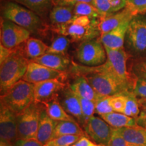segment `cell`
Listing matches in <instances>:
<instances>
[{"label":"cell","mask_w":146,"mask_h":146,"mask_svg":"<svg viewBox=\"0 0 146 146\" xmlns=\"http://www.w3.org/2000/svg\"><path fill=\"white\" fill-rule=\"evenodd\" d=\"M74 71L78 75L85 76L93 88L102 96H111L130 91L125 84L112 73L95 70L91 66L81 65H74Z\"/></svg>","instance_id":"cell-1"},{"label":"cell","mask_w":146,"mask_h":146,"mask_svg":"<svg viewBox=\"0 0 146 146\" xmlns=\"http://www.w3.org/2000/svg\"><path fill=\"white\" fill-rule=\"evenodd\" d=\"M29 62L18 51H14L8 59L1 64L0 89L1 96L16 83L23 79Z\"/></svg>","instance_id":"cell-2"},{"label":"cell","mask_w":146,"mask_h":146,"mask_svg":"<svg viewBox=\"0 0 146 146\" xmlns=\"http://www.w3.org/2000/svg\"><path fill=\"white\" fill-rule=\"evenodd\" d=\"M35 102L33 84L21 80L1 96V103L16 115Z\"/></svg>","instance_id":"cell-3"},{"label":"cell","mask_w":146,"mask_h":146,"mask_svg":"<svg viewBox=\"0 0 146 146\" xmlns=\"http://www.w3.org/2000/svg\"><path fill=\"white\" fill-rule=\"evenodd\" d=\"M45 105L34 102L17 115L19 139H36L40 114Z\"/></svg>","instance_id":"cell-4"},{"label":"cell","mask_w":146,"mask_h":146,"mask_svg":"<svg viewBox=\"0 0 146 146\" xmlns=\"http://www.w3.org/2000/svg\"><path fill=\"white\" fill-rule=\"evenodd\" d=\"M3 16L5 19L27 29L35 31L40 26L41 21L35 12L14 2L7 3L3 8Z\"/></svg>","instance_id":"cell-5"},{"label":"cell","mask_w":146,"mask_h":146,"mask_svg":"<svg viewBox=\"0 0 146 146\" xmlns=\"http://www.w3.org/2000/svg\"><path fill=\"white\" fill-rule=\"evenodd\" d=\"M107 54L106 63L108 67L110 72L118 78L129 87L132 91L135 80H132L131 76L127 69V61L128 56L127 53L123 49L111 50L105 48Z\"/></svg>","instance_id":"cell-6"},{"label":"cell","mask_w":146,"mask_h":146,"mask_svg":"<svg viewBox=\"0 0 146 146\" xmlns=\"http://www.w3.org/2000/svg\"><path fill=\"white\" fill-rule=\"evenodd\" d=\"M78 61L87 66H98L103 64L107 60L106 49L101 41L89 40L83 41L76 52Z\"/></svg>","instance_id":"cell-7"},{"label":"cell","mask_w":146,"mask_h":146,"mask_svg":"<svg viewBox=\"0 0 146 146\" xmlns=\"http://www.w3.org/2000/svg\"><path fill=\"white\" fill-rule=\"evenodd\" d=\"M100 21L88 26L71 21L64 25H55L54 30L58 34L68 36L72 41H86L101 35L99 29Z\"/></svg>","instance_id":"cell-8"},{"label":"cell","mask_w":146,"mask_h":146,"mask_svg":"<svg viewBox=\"0 0 146 146\" xmlns=\"http://www.w3.org/2000/svg\"><path fill=\"white\" fill-rule=\"evenodd\" d=\"M30 37L27 29L6 19L1 22V44L11 50L27 41Z\"/></svg>","instance_id":"cell-9"},{"label":"cell","mask_w":146,"mask_h":146,"mask_svg":"<svg viewBox=\"0 0 146 146\" xmlns=\"http://www.w3.org/2000/svg\"><path fill=\"white\" fill-rule=\"evenodd\" d=\"M83 128L87 137L95 143L102 145L109 146L112 127L104 120L98 116H93L85 123Z\"/></svg>","instance_id":"cell-10"},{"label":"cell","mask_w":146,"mask_h":146,"mask_svg":"<svg viewBox=\"0 0 146 146\" xmlns=\"http://www.w3.org/2000/svg\"><path fill=\"white\" fill-rule=\"evenodd\" d=\"M0 138L1 141L12 143L19 139L17 115L2 103L0 104Z\"/></svg>","instance_id":"cell-11"},{"label":"cell","mask_w":146,"mask_h":146,"mask_svg":"<svg viewBox=\"0 0 146 146\" xmlns=\"http://www.w3.org/2000/svg\"><path fill=\"white\" fill-rule=\"evenodd\" d=\"M35 102L45 104L58 99L66 85L59 79H51L33 84Z\"/></svg>","instance_id":"cell-12"},{"label":"cell","mask_w":146,"mask_h":146,"mask_svg":"<svg viewBox=\"0 0 146 146\" xmlns=\"http://www.w3.org/2000/svg\"><path fill=\"white\" fill-rule=\"evenodd\" d=\"M65 76L64 72L54 70L35 62L30 61L23 80L35 84L51 79H62Z\"/></svg>","instance_id":"cell-13"},{"label":"cell","mask_w":146,"mask_h":146,"mask_svg":"<svg viewBox=\"0 0 146 146\" xmlns=\"http://www.w3.org/2000/svg\"><path fill=\"white\" fill-rule=\"evenodd\" d=\"M127 36L133 50L142 52L146 50V21L133 18L129 23Z\"/></svg>","instance_id":"cell-14"},{"label":"cell","mask_w":146,"mask_h":146,"mask_svg":"<svg viewBox=\"0 0 146 146\" xmlns=\"http://www.w3.org/2000/svg\"><path fill=\"white\" fill-rule=\"evenodd\" d=\"M58 100L66 112L77 120L78 123L83 127L85 121L78 96H76L68 87L64 89L60 92Z\"/></svg>","instance_id":"cell-15"},{"label":"cell","mask_w":146,"mask_h":146,"mask_svg":"<svg viewBox=\"0 0 146 146\" xmlns=\"http://www.w3.org/2000/svg\"><path fill=\"white\" fill-rule=\"evenodd\" d=\"M130 22L131 21L125 22L110 31L100 35V41L105 48L111 50H119L123 48L124 41Z\"/></svg>","instance_id":"cell-16"},{"label":"cell","mask_w":146,"mask_h":146,"mask_svg":"<svg viewBox=\"0 0 146 146\" xmlns=\"http://www.w3.org/2000/svg\"><path fill=\"white\" fill-rule=\"evenodd\" d=\"M135 16L127 8H124L119 12L109 14L100 20L99 29L101 35L108 33L125 22L131 21Z\"/></svg>","instance_id":"cell-17"},{"label":"cell","mask_w":146,"mask_h":146,"mask_svg":"<svg viewBox=\"0 0 146 146\" xmlns=\"http://www.w3.org/2000/svg\"><path fill=\"white\" fill-rule=\"evenodd\" d=\"M69 88L80 98L91 100L94 102H96L103 96L93 88L83 75H78L72 83L70 84Z\"/></svg>","instance_id":"cell-18"},{"label":"cell","mask_w":146,"mask_h":146,"mask_svg":"<svg viewBox=\"0 0 146 146\" xmlns=\"http://www.w3.org/2000/svg\"><path fill=\"white\" fill-rule=\"evenodd\" d=\"M57 123L58 121L53 120L49 116L45 106V108L41 111L40 114L36 139L43 145L50 141Z\"/></svg>","instance_id":"cell-19"},{"label":"cell","mask_w":146,"mask_h":146,"mask_svg":"<svg viewBox=\"0 0 146 146\" xmlns=\"http://www.w3.org/2000/svg\"><path fill=\"white\" fill-rule=\"evenodd\" d=\"M31 61L62 72L66 70L70 64V60L65 55L50 53H46L41 57L31 60Z\"/></svg>","instance_id":"cell-20"},{"label":"cell","mask_w":146,"mask_h":146,"mask_svg":"<svg viewBox=\"0 0 146 146\" xmlns=\"http://www.w3.org/2000/svg\"><path fill=\"white\" fill-rule=\"evenodd\" d=\"M117 129L129 145L146 146L145 128L136 125L131 127L118 128Z\"/></svg>","instance_id":"cell-21"},{"label":"cell","mask_w":146,"mask_h":146,"mask_svg":"<svg viewBox=\"0 0 146 146\" xmlns=\"http://www.w3.org/2000/svg\"><path fill=\"white\" fill-rule=\"evenodd\" d=\"M75 16L74 7L67 5H56L50 14V21L54 26L70 23Z\"/></svg>","instance_id":"cell-22"},{"label":"cell","mask_w":146,"mask_h":146,"mask_svg":"<svg viewBox=\"0 0 146 146\" xmlns=\"http://www.w3.org/2000/svg\"><path fill=\"white\" fill-rule=\"evenodd\" d=\"M110 126L113 128H123L135 127L137 125L136 120L128 116L123 113L112 112L109 114L100 116Z\"/></svg>","instance_id":"cell-23"},{"label":"cell","mask_w":146,"mask_h":146,"mask_svg":"<svg viewBox=\"0 0 146 146\" xmlns=\"http://www.w3.org/2000/svg\"><path fill=\"white\" fill-rule=\"evenodd\" d=\"M66 135L86 136L87 135L80 127L77 122L58 121L52 139Z\"/></svg>","instance_id":"cell-24"},{"label":"cell","mask_w":146,"mask_h":146,"mask_svg":"<svg viewBox=\"0 0 146 146\" xmlns=\"http://www.w3.org/2000/svg\"><path fill=\"white\" fill-rule=\"evenodd\" d=\"M44 105L45 106V109H46L47 113L53 120L58 122H76L75 118L66 112V110L64 109L62 106L60 104L58 98L49 102V103L45 104Z\"/></svg>","instance_id":"cell-25"},{"label":"cell","mask_w":146,"mask_h":146,"mask_svg":"<svg viewBox=\"0 0 146 146\" xmlns=\"http://www.w3.org/2000/svg\"><path fill=\"white\" fill-rule=\"evenodd\" d=\"M47 49L48 46L41 40L29 38L26 41L25 54L27 57L33 60L46 54Z\"/></svg>","instance_id":"cell-26"},{"label":"cell","mask_w":146,"mask_h":146,"mask_svg":"<svg viewBox=\"0 0 146 146\" xmlns=\"http://www.w3.org/2000/svg\"><path fill=\"white\" fill-rule=\"evenodd\" d=\"M74 12L76 16H88V17L102 20L103 16L101 12L91 3H78L74 6Z\"/></svg>","instance_id":"cell-27"},{"label":"cell","mask_w":146,"mask_h":146,"mask_svg":"<svg viewBox=\"0 0 146 146\" xmlns=\"http://www.w3.org/2000/svg\"><path fill=\"white\" fill-rule=\"evenodd\" d=\"M124 93L127 97V102L123 114L136 119L140 112L138 98L131 91H125Z\"/></svg>","instance_id":"cell-28"},{"label":"cell","mask_w":146,"mask_h":146,"mask_svg":"<svg viewBox=\"0 0 146 146\" xmlns=\"http://www.w3.org/2000/svg\"><path fill=\"white\" fill-rule=\"evenodd\" d=\"M71 41V39L68 36L60 35L55 38L52 44L48 46L47 53L65 55Z\"/></svg>","instance_id":"cell-29"},{"label":"cell","mask_w":146,"mask_h":146,"mask_svg":"<svg viewBox=\"0 0 146 146\" xmlns=\"http://www.w3.org/2000/svg\"><path fill=\"white\" fill-rule=\"evenodd\" d=\"M36 13H43L50 7L52 0H15Z\"/></svg>","instance_id":"cell-30"},{"label":"cell","mask_w":146,"mask_h":146,"mask_svg":"<svg viewBox=\"0 0 146 146\" xmlns=\"http://www.w3.org/2000/svg\"><path fill=\"white\" fill-rule=\"evenodd\" d=\"M79 135H66L52 139L43 146H72L79 139Z\"/></svg>","instance_id":"cell-31"},{"label":"cell","mask_w":146,"mask_h":146,"mask_svg":"<svg viewBox=\"0 0 146 146\" xmlns=\"http://www.w3.org/2000/svg\"><path fill=\"white\" fill-rule=\"evenodd\" d=\"M127 102L125 93L122 92L110 97V104L114 112L124 113Z\"/></svg>","instance_id":"cell-32"},{"label":"cell","mask_w":146,"mask_h":146,"mask_svg":"<svg viewBox=\"0 0 146 146\" xmlns=\"http://www.w3.org/2000/svg\"><path fill=\"white\" fill-rule=\"evenodd\" d=\"M81 102L82 113L85 121V125L90 118L94 116L96 112V102L91 101V100L85 99L78 97ZM84 125V126H85Z\"/></svg>","instance_id":"cell-33"},{"label":"cell","mask_w":146,"mask_h":146,"mask_svg":"<svg viewBox=\"0 0 146 146\" xmlns=\"http://www.w3.org/2000/svg\"><path fill=\"white\" fill-rule=\"evenodd\" d=\"M126 8L135 16L146 13V0H127Z\"/></svg>","instance_id":"cell-34"},{"label":"cell","mask_w":146,"mask_h":146,"mask_svg":"<svg viewBox=\"0 0 146 146\" xmlns=\"http://www.w3.org/2000/svg\"><path fill=\"white\" fill-rule=\"evenodd\" d=\"M110 97L103 96L96 102V113L100 116L114 112L110 104Z\"/></svg>","instance_id":"cell-35"},{"label":"cell","mask_w":146,"mask_h":146,"mask_svg":"<svg viewBox=\"0 0 146 146\" xmlns=\"http://www.w3.org/2000/svg\"><path fill=\"white\" fill-rule=\"evenodd\" d=\"M132 92L138 99L146 100V78H136Z\"/></svg>","instance_id":"cell-36"},{"label":"cell","mask_w":146,"mask_h":146,"mask_svg":"<svg viewBox=\"0 0 146 146\" xmlns=\"http://www.w3.org/2000/svg\"><path fill=\"white\" fill-rule=\"evenodd\" d=\"M91 3L95 8H96L101 12L103 18L109 14H112L109 0H93Z\"/></svg>","instance_id":"cell-37"},{"label":"cell","mask_w":146,"mask_h":146,"mask_svg":"<svg viewBox=\"0 0 146 146\" xmlns=\"http://www.w3.org/2000/svg\"><path fill=\"white\" fill-rule=\"evenodd\" d=\"M129 144L121 133L118 131L116 128L112 127V135H111L110 140L109 146H128Z\"/></svg>","instance_id":"cell-38"},{"label":"cell","mask_w":146,"mask_h":146,"mask_svg":"<svg viewBox=\"0 0 146 146\" xmlns=\"http://www.w3.org/2000/svg\"><path fill=\"white\" fill-rule=\"evenodd\" d=\"M140 112L136 118L137 125L146 129V100L138 99Z\"/></svg>","instance_id":"cell-39"},{"label":"cell","mask_w":146,"mask_h":146,"mask_svg":"<svg viewBox=\"0 0 146 146\" xmlns=\"http://www.w3.org/2000/svg\"><path fill=\"white\" fill-rule=\"evenodd\" d=\"M133 72L136 78H146V58L135 64Z\"/></svg>","instance_id":"cell-40"},{"label":"cell","mask_w":146,"mask_h":146,"mask_svg":"<svg viewBox=\"0 0 146 146\" xmlns=\"http://www.w3.org/2000/svg\"><path fill=\"white\" fill-rule=\"evenodd\" d=\"M14 146H43L36 139H18L13 143Z\"/></svg>","instance_id":"cell-41"},{"label":"cell","mask_w":146,"mask_h":146,"mask_svg":"<svg viewBox=\"0 0 146 146\" xmlns=\"http://www.w3.org/2000/svg\"><path fill=\"white\" fill-rule=\"evenodd\" d=\"M111 11L112 13L119 12L126 8L127 0H109Z\"/></svg>","instance_id":"cell-42"},{"label":"cell","mask_w":146,"mask_h":146,"mask_svg":"<svg viewBox=\"0 0 146 146\" xmlns=\"http://www.w3.org/2000/svg\"><path fill=\"white\" fill-rule=\"evenodd\" d=\"M93 0H52V2L56 5H67L74 7L76 4L81 2L92 3Z\"/></svg>","instance_id":"cell-43"},{"label":"cell","mask_w":146,"mask_h":146,"mask_svg":"<svg viewBox=\"0 0 146 146\" xmlns=\"http://www.w3.org/2000/svg\"><path fill=\"white\" fill-rule=\"evenodd\" d=\"M14 51V50L5 47L2 44L0 45V64L8 59Z\"/></svg>","instance_id":"cell-44"},{"label":"cell","mask_w":146,"mask_h":146,"mask_svg":"<svg viewBox=\"0 0 146 146\" xmlns=\"http://www.w3.org/2000/svg\"><path fill=\"white\" fill-rule=\"evenodd\" d=\"M72 146H105L99 145V144L95 143L93 141L89 140V139L86 136L81 137L75 143L73 144Z\"/></svg>","instance_id":"cell-45"},{"label":"cell","mask_w":146,"mask_h":146,"mask_svg":"<svg viewBox=\"0 0 146 146\" xmlns=\"http://www.w3.org/2000/svg\"><path fill=\"white\" fill-rule=\"evenodd\" d=\"M0 146H14V145L13 143H10V142L1 141V142H0Z\"/></svg>","instance_id":"cell-46"},{"label":"cell","mask_w":146,"mask_h":146,"mask_svg":"<svg viewBox=\"0 0 146 146\" xmlns=\"http://www.w3.org/2000/svg\"><path fill=\"white\" fill-rule=\"evenodd\" d=\"M128 146H133V145H129H129H128Z\"/></svg>","instance_id":"cell-47"}]
</instances>
